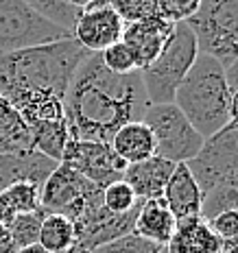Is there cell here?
Returning a JSON list of instances; mask_svg holds the SVG:
<instances>
[{
	"label": "cell",
	"mask_w": 238,
	"mask_h": 253,
	"mask_svg": "<svg viewBox=\"0 0 238 253\" xmlns=\"http://www.w3.org/2000/svg\"><path fill=\"white\" fill-rule=\"evenodd\" d=\"M146 107L149 98L140 72L114 75L98 52H90L81 61L63 96L70 140L112 142L123 125L142 120Z\"/></svg>",
	"instance_id": "6da1fadb"
},
{
	"label": "cell",
	"mask_w": 238,
	"mask_h": 253,
	"mask_svg": "<svg viewBox=\"0 0 238 253\" xmlns=\"http://www.w3.org/2000/svg\"><path fill=\"white\" fill-rule=\"evenodd\" d=\"M90 52L79 42L61 40L0 57V96L20 92H52L66 96L77 68Z\"/></svg>",
	"instance_id": "7a4b0ae2"
},
{
	"label": "cell",
	"mask_w": 238,
	"mask_h": 253,
	"mask_svg": "<svg viewBox=\"0 0 238 253\" xmlns=\"http://www.w3.org/2000/svg\"><path fill=\"white\" fill-rule=\"evenodd\" d=\"M186 166L203 194L201 218L210 220L223 210L236 208L238 199V126L225 125L203 140V146Z\"/></svg>",
	"instance_id": "3957f363"
},
{
	"label": "cell",
	"mask_w": 238,
	"mask_h": 253,
	"mask_svg": "<svg viewBox=\"0 0 238 253\" xmlns=\"http://www.w3.org/2000/svg\"><path fill=\"white\" fill-rule=\"evenodd\" d=\"M230 98L225 68L214 57L199 52L188 75L179 83L173 105L186 116L201 138H210L230 125Z\"/></svg>",
	"instance_id": "277c9868"
},
{
	"label": "cell",
	"mask_w": 238,
	"mask_h": 253,
	"mask_svg": "<svg viewBox=\"0 0 238 253\" xmlns=\"http://www.w3.org/2000/svg\"><path fill=\"white\" fill-rule=\"evenodd\" d=\"M199 55L197 38L186 22L173 26L162 52L140 72L149 105L173 103L175 92Z\"/></svg>",
	"instance_id": "5b68a950"
},
{
	"label": "cell",
	"mask_w": 238,
	"mask_h": 253,
	"mask_svg": "<svg viewBox=\"0 0 238 253\" xmlns=\"http://www.w3.org/2000/svg\"><path fill=\"white\" fill-rule=\"evenodd\" d=\"M197 38L201 55H210L223 68L238 59V0L201 2L186 22Z\"/></svg>",
	"instance_id": "8992f818"
},
{
	"label": "cell",
	"mask_w": 238,
	"mask_h": 253,
	"mask_svg": "<svg viewBox=\"0 0 238 253\" xmlns=\"http://www.w3.org/2000/svg\"><path fill=\"white\" fill-rule=\"evenodd\" d=\"M61 40H72V33L42 18L24 0H0V57Z\"/></svg>",
	"instance_id": "52a82bcc"
},
{
	"label": "cell",
	"mask_w": 238,
	"mask_h": 253,
	"mask_svg": "<svg viewBox=\"0 0 238 253\" xmlns=\"http://www.w3.org/2000/svg\"><path fill=\"white\" fill-rule=\"evenodd\" d=\"M103 205V188L79 175L75 168L59 162L42 186V210L46 214H63L77 220L86 212Z\"/></svg>",
	"instance_id": "ba28073f"
},
{
	"label": "cell",
	"mask_w": 238,
	"mask_h": 253,
	"mask_svg": "<svg viewBox=\"0 0 238 253\" xmlns=\"http://www.w3.org/2000/svg\"><path fill=\"white\" fill-rule=\"evenodd\" d=\"M142 123L151 129L153 140H155V155L173 164H186L201 151L203 140L192 125L186 120L173 103L164 105H149Z\"/></svg>",
	"instance_id": "9c48e42d"
},
{
	"label": "cell",
	"mask_w": 238,
	"mask_h": 253,
	"mask_svg": "<svg viewBox=\"0 0 238 253\" xmlns=\"http://www.w3.org/2000/svg\"><path fill=\"white\" fill-rule=\"evenodd\" d=\"M61 162L100 188L120 181L127 168V162L116 155L109 142L96 140H70Z\"/></svg>",
	"instance_id": "30bf717a"
},
{
	"label": "cell",
	"mask_w": 238,
	"mask_h": 253,
	"mask_svg": "<svg viewBox=\"0 0 238 253\" xmlns=\"http://www.w3.org/2000/svg\"><path fill=\"white\" fill-rule=\"evenodd\" d=\"M138 208L127 214H114L105 205H100L92 212L79 216L77 220H72V225H75V249H72V253L92 251L96 247H103L107 242L131 234Z\"/></svg>",
	"instance_id": "8fae6325"
},
{
	"label": "cell",
	"mask_w": 238,
	"mask_h": 253,
	"mask_svg": "<svg viewBox=\"0 0 238 253\" xmlns=\"http://www.w3.org/2000/svg\"><path fill=\"white\" fill-rule=\"evenodd\" d=\"M125 22L107 4V0H94L77 18L72 38L88 52H103L123 40Z\"/></svg>",
	"instance_id": "7c38bea8"
},
{
	"label": "cell",
	"mask_w": 238,
	"mask_h": 253,
	"mask_svg": "<svg viewBox=\"0 0 238 253\" xmlns=\"http://www.w3.org/2000/svg\"><path fill=\"white\" fill-rule=\"evenodd\" d=\"M173 26L175 24L166 22V20L157 18V15L140 20V22L125 24L123 42L131 50V55H134L138 72H142L146 66H151L155 61V57L162 52L168 35H171Z\"/></svg>",
	"instance_id": "4fadbf2b"
},
{
	"label": "cell",
	"mask_w": 238,
	"mask_h": 253,
	"mask_svg": "<svg viewBox=\"0 0 238 253\" xmlns=\"http://www.w3.org/2000/svg\"><path fill=\"white\" fill-rule=\"evenodd\" d=\"M57 164L59 162L42 155L35 149L24 153H0V192L18 181H31L42 188Z\"/></svg>",
	"instance_id": "5bb4252c"
},
{
	"label": "cell",
	"mask_w": 238,
	"mask_h": 253,
	"mask_svg": "<svg viewBox=\"0 0 238 253\" xmlns=\"http://www.w3.org/2000/svg\"><path fill=\"white\" fill-rule=\"evenodd\" d=\"M166 208L175 216V220L197 218L201 216V203H203V194L199 190V183L194 181L192 172L186 164H175V170L168 177L166 188L162 194Z\"/></svg>",
	"instance_id": "9a60e30c"
},
{
	"label": "cell",
	"mask_w": 238,
	"mask_h": 253,
	"mask_svg": "<svg viewBox=\"0 0 238 253\" xmlns=\"http://www.w3.org/2000/svg\"><path fill=\"white\" fill-rule=\"evenodd\" d=\"M175 170V164L164 160L160 155H153L144 162H136V164H127L123 181L129 183V188L136 192L140 201H149V199H160L164 194L168 177Z\"/></svg>",
	"instance_id": "2e32d148"
},
{
	"label": "cell",
	"mask_w": 238,
	"mask_h": 253,
	"mask_svg": "<svg viewBox=\"0 0 238 253\" xmlns=\"http://www.w3.org/2000/svg\"><path fill=\"white\" fill-rule=\"evenodd\" d=\"M223 240L210 229L208 220L201 216L197 218L177 220L168 245L164 247V253H221Z\"/></svg>",
	"instance_id": "e0dca14e"
},
{
	"label": "cell",
	"mask_w": 238,
	"mask_h": 253,
	"mask_svg": "<svg viewBox=\"0 0 238 253\" xmlns=\"http://www.w3.org/2000/svg\"><path fill=\"white\" fill-rule=\"evenodd\" d=\"M175 225L177 220L171 214V210L166 208L164 199H149V201H140L131 234L140 236L157 247H166L173 231H175Z\"/></svg>",
	"instance_id": "ac0fdd59"
},
{
	"label": "cell",
	"mask_w": 238,
	"mask_h": 253,
	"mask_svg": "<svg viewBox=\"0 0 238 253\" xmlns=\"http://www.w3.org/2000/svg\"><path fill=\"white\" fill-rule=\"evenodd\" d=\"M114 153L127 164H136V162H144L155 155V140H153L151 129L142 120L123 125L112 138Z\"/></svg>",
	"instance_id": "d6986e66"
},
{
	"label": "cell",
	"mask_w": 238,
	"mask_h": 253,
	"mask_svg": "<svg viewBox=\"0 0 238 253\" xmlns=\"http://www.w3.org/2000/svg\"><path fill=\"white\" fill-rule=\"evenodd\" d=\"M33 151V135L29 125L7 101L0 107V153Z\"/></svg>",
	"instance_id": "ffe728a7"
},
{
	"label": "cell",
	"mask_w": 238,
	"mask_h": 253,
	"mask_svg": "<svg viewBox=\"0 0 238 253\" xmlns=\"http://www.w3.org/2000/svg\"><path fill=\"white\" fill-rule=\"evenodd\" d=\"M31 129L33 135V149L42 155L50 157L55 162H61L63 151H66L68 142H70V129H68V120H50V123H38Z\"/></svg>",
	"instance_id": "44dd1931"
},
{
	"label": "cell",
	"mask_w": 238,
	"mask_h": 253,
	"mask_svg": "<svg viewBox=\"0 0 238 253\" xmlns=\"http://www.w3.org/2000/svg\"><path fill=\"white\" fill-rule=\"evenodd\" d=\"M42 245L50 253H72L75 249V225L63 214H44L40 225V238Z\"/></svg>",
	"instance_id": "7402d4cb"
},
{
	"label": "cell",
	"mask_w": 238,
	"mask_h": 253,
	"mask_svg": "<svg viewBox=\"0 0 238 253\" xmlns=\"http://www.w3.org/2000/svg\"><path fill=\"white\" fill-rule=\"evenodd\" d=\"M33 11H38L42 18H46L48 22L61 26V29L70 31L75 29L77 18H79V9H75L72 4H68V0H24Z\"/></svg>",
	"instance_id": "603a6c76"
},
{
	"label": "cell",
	"mask_w": 238,
	"mask_h": 253,
	"mask_svg": "<svg viewBox=\"0 0 238 253\" xmlns=\"http://www.w3.org/2000/svg\"><path fill=\"white\" fill-rule=\"evenodd\" d=\"M44 210H38V212H26V214H15V218L7 225L9 231H11V238L15 249H22V247L35 245L40 238V225L42 218H44Z\"/></svg>",
	"instance_id": "cb8c5ba5"
},
{
	"label": "cell",
	"mask_w": 238,
	"mask_h": 253,
	"mask_svg": "<svg viewBox=\"0 0 238 253\" xmlns=\"http://www.w3.org/2000/svg\"><path fill=\"white\" fill-rule=\"evenodd\" d=\"M103 205L114 214H127L140 205V199L129 188L127 181H114L103 188Z\"/></svg>",
	"instance_id": "d4e9b609"
},
{
	"label": "cell",
	"mask_w": 238,
	"mask_h": 253,
	"mask_svg": "<svg viewBox=\"0 0 238 253\" xmlns=\"http://www.w3.org/2000/svg\"><path fill=\"white\" fill-rule=\"evenodd\" d=\"M4 194L11 201L15 214H26V212H38L42 208V188L31 181H18L13 186L4 190Z\"/></svg>",
	"instance_id": "484cf974"
},
{
	"label": "cell",
	"mask_w": 238,
	"mask_h": 253,
	"mask_svg": "<svg viewBox=\"0 0 238 253\" xmlns=\"http://www.w3.org/2000/svg\"><path fill=\"white\" fill-rule=\"evenodd\" d=\"M98 55H100L103 66L107 68L109 72H114V75H131V72H138L134 55H131V50L127 48V44L123 40H120L118 44L105 48L103 52H98Z\"/></svg>",
	"instance_id": "4316f807"
},
{
	"label": "cell",
	"mask_w": 238,
	"mask_h": 253,
	"mask_svg": "<svg viewBox=\"0 0 238 253\" xmlns=\"http://www.w3.org/2000/svg\"><path fill=\"white\" fill-rule=\"evenodd\" d=\"M201 0H155V15L171 24L188 22L199 11Z\"/></svg>",
	"instance_id": "83f0119b"
},
{
	"label": "cell",
	"mask_w": 238,
	"mask_h": 253,
	"mask_svg": "<svg viewBox=\"0 0 238 253\" xmlns=\"http://www.w3.org/2000/svg\"><path fill=\"white\" fill-rule=\"evenodd\" d=\"M164 247H157L153 242L140 238L136 234H127L118 240H112L103 247H96L92 251H86V253H162Z\"/></svg>",
	"instance_id": "f1b7e54d"
},
{
	"label": "cell",
	"mask_w": 238,
	"mask_h": 253,
	"mask_svg": "<svg viewBox=\"0 0 238 253\" xmlns=\"http://www.w3.org/2000/svg\"><path fill=\"white\" fill-rule=\"evenodd\" d=\"M107 4L125 24L140 22L155 15V0H107Z\"/></svg>",
	"instance_id": "f546056e"
},
{
	"label": "cell",
	"mask_w": 238,
	"mask_h": 253,
	"mask_svg": "<svg viewBox=\"0 0 238 253\" xmlns=\"http://www.w3.org/2000/svg\"><path fill=\"white\" fill-rule=\"evenodd\" d=\"M208 225L223 242L236 240L238 238V208L219 212L216 216H212V218L208 220Z\"/></svg>",
	"instance_id": "4dcf8cb0"
},
{
	"label": "cell",
	"mask_w": 238,
	"mask_h": 253,
	"mask_svg": "<svg viewBox=\"0 0 238 253\" xmlns=\"http://www.w3.org/2000/svg\"><path fill=\"white\" fill-rule=\"evenodd\" d=\"M15 218V210L9 197L4 192H0V225H9Z\"/></svg>",
	"instance_id": "1f68e13d"
},
{
	"label": "cell",
	"mask_w": 238,
	"mask_h": 253,
	"mask_svg": "<svg viewBox=\"0 0 238 253\" xmlns=\"http://www.w3.org/2000/svg\"><path fill=\"white\" fill-rule=\"evenodd\" d=\"M13 238H11V231H9L7 225H0V253H15Z\"/></svg>",
	"instance_id": "d6a6232c"
},
{
	"label": "cell",
	"mask_w": 238,
	"mask_h": 253,
	"mask_svg": "<svg viewBox=\"0 0 238 253\" xmlns=\"http://www.w3.org/2000/svg\"><path fill=\"white\" fill-rule=\"evenodd\" d=\"M225 79H227V87H230V92L238 89V59L232 63L230 68H225Z\"/></svg>",
	"instance_id": "836d02e7"
},
{
	"label": "cell",
	"mask_w": 238,
	"mask_h": 253,
	"mask_svg": "<svg viewBox=\"0 0 238 253\" xmlns=\"http://www.w3.org/2000/svg\"><path fill=\"white\" fill-rule=\"evenodd\" d=\"M230 123L238 126V89L232 92V98H230Z\"/></svg>",
	"instance_id": "e575fe53"
},
{
	"label": "cell",
	"mask_w": 238,
	"mask_h": 253,
	"mask_svg": "<svg viewBox=\"0 0 238 253\" xmlns=\"http://www.w3.org/2000/svg\"><path fill=\"white\" fill-rule=\"evenodd\" d=\"M15 253H50V251H46L44 247L42 245H38V242H35V245H29V247H22V249H18Z\"/></svg>",
	"instance_id": "d590c367"
},
{
	"label": "cell",
	"mask_w": 238,
	"mask_h": 253,
	"mask_svg": "<svg viewBox=\"0 0 238 253\" xmlns=\"http://www.w3.org/2000/svg\"><path fill=\"white\" fill-rule=\"evenodd\" d=\"M94 0H68V4H72L75 9H79V11H83L86 7H90Z\"/></svg>",
	"instance_id": "8d00e7d4"
},
{
	"label": "cell",
	"mask_w": 238,
	"mask_h": 253,
	"mask_svg": "<svg viewBox=\"0 0 238 253\" xmlns=\"http://www.w3.org/2000/svg\"><path fill=\"white\" fill-rule=\"evenodd\" d=\"M221 253H238V238L230 240V242H223V251Z\"/></svg>",
	"instance_id": "74e56055"
},
{
	"label": "cell",
	"mask_w": 238,
	"mask_h": 253,
	"mask_svg": "<svg viewBox=\"0 0 238 253\" xmlns=\"http://www.w3.org/2000/svg\"><path fill=\"white\" fill-rule=\"evenodd\" d=\"M201 2H223V0H201Z\"/></svg>",
	"instance_id": "f35d334b"
},
{
	"label": "cell",
	"mask_w": 238,
	"mask_h": 253,
	"mask_svg": "<svg viewBox=\"0 0 238 253\" xmlns=\"http://www.w3.org/2000/svg\"><path fill=\"white\" fill-rule=\"evenodd\" d=\"M2 103H4V98H2V96H0V107H2Z\"/></svg>",
	"instance_id": "ab89813d"
},
{
	"label": "cell",
	"mask_w": 238,
	"mask_h": 253,
	"mask_svg": "<svg viewBox=\"0 0 238 253\" xmlns=\"http://www.w3.org/2000/svg\"><path fill=\"white\" fill-rule=\"evenodd\" d=\"M236 208H238V199H236Z\"/></svg>",
	"instance_id": "60d3db41"
},
{
	"label": "cell",
	"mask_w": 238,
	"mask_h": 253,
	"mask_svg": "<svg viewBox=\"0 0 238 253\" xmlns=\"http://www.w3.org/2000/svg\"><path fill=\"white\" fill-rule=\"evenodd\" d=\"M162 253H164V251H162Z\"/></svg>",
	"instance_id": "b9f144b4"
}]
</instances>
